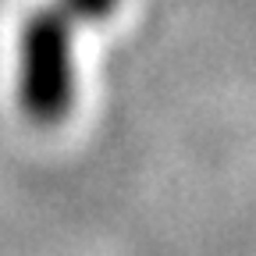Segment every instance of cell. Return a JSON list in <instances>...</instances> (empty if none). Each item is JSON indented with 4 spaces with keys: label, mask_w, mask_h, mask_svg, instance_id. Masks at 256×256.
<instances>
[{
    "label": "cell",
    "mask_w": 256,
    "mask_h": 256,
    "mask_svg": "<svg viewBox=\"0 0 256 256\" xmlns=\"http://www.w3.org/2000/svg\"><path fill=\"white\" fill-rule=\"evenodd\" d=\"M118 0H50L36 8L18 32V107L22 114L54 128L72 114L75 104V28L100 22Z\"/></svg>",
    "instance_id": "cell-1"
}]
</instances>
